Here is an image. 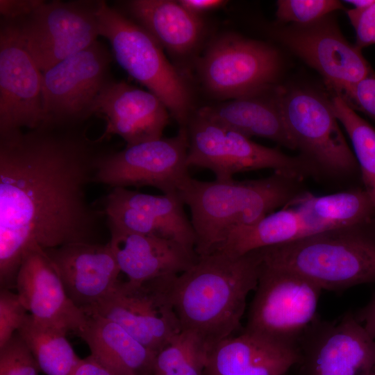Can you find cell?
Returning <instances> with one entry per match:
<instances>
[{
	"instance_id": "cell-1",
	"label": "cell",
	"mask_w": 375,
	"mask_h": 375,
	"mask_svg": "<svg viewBox=\"0 0 375 375\" xmlns=\"http://www.w3.org/2000/svg\"><path fill=\"white\" fill-rule=\"evenodd\" d=\"M81 125L42 124L0 134V285L15 288L24 258L73 243H101L103 209L88 197L105 140Z\"/></svg>"
},
{
	"instance_id": "cell-2",
	"label": "cell",
	"mask_w": 375,
	"mask_h": 375,
	"mask_svg": "<svg viewBox=\"0 0 375 375\" xmlns=\"http://www.w3.org/2000/svg\"><path fill=\"white\" fill-rule=\"evenodd\" d=\"M260 266L258 249L237 257L222 252L199 256L172 281V301L181 331L197 335L209 351L231 337L257 286Z\"/></svg>"
},
{
	"instance_id": "cell-3",
	"label": "cell",
	"mask_w": 375,
	"mask_h": 375,
	"mask_svg": "<svg viewBox=\"0 0 375 375\" xmlns=\"http://www.w3.org/2000/svg\"><path fill=\"white\" fill-rule=\"evenodd\" d=\"M298 181L276 172L249 181H203L190 176L178 192L190 208L197 255L217 251L231 231L284 206L299 194Z\"/></svg>"
},
{
	"instance_id": "cell-4",
	"label": "cell",
	"mask_w": 375,
	"mask_h": 375,
	"mask_svg": "<svg viewBox=\"0 0 375 375\" xmlns=\"http://www.w3.org/2000/svg\"><path fill=\"white\" fill-rule=\"evenodd\" d=\"M258 251L263 262L299 274L322 290L338 292L375 283V234L363 226L332 230Z\"/></svg>"
},
{
	"instance_id": "cell-5",
	"label": "cell",
	"mask_w": 375,
	"mask_h": 375,
	"mask_svg": "<svg viewBox=\"0 0 375 375\" xmlns=\"http://www.w3.org/2000/svg\"><path fill=\"white\" fill-rule=\"evenodd\" d=\"M97 21L99 35L109 41L119 65L157 96L181 127H186L191 117L190 91L158 42L105 1H99Z\"/></svg>"
},
{
	"instance_id": "cell-6",
	"label": "cell",
	"mask_w": 375,
	"mask_h": 375,
	"mask_svg": "<svg viewBox=\"0 0 375 375\" xmlns=\"http://www.w3.org/2000/svg\"><path fill=\"white\" fill-rule=\"evenodd\" d=\"M188 167L210 170L215 179L226 181L239 172L272 169L299 181L316 167L305 158L293 157L265 147L250 138L196 113L187 125Z\"/></svg>"
},
{
	"instance_id": "cell-7",
	"label": "cell",
	"mask_w": 375,
	"mask_h": 375,
	"mask_svg": "<svg viewBox=\"0 0 375 375\" xmlns=\"http://www.w3.org/2000/svg\"><path fill=\"white\" fill-rule=\"evenodd\" d=\"M254 291L244 331L299 346L303 333L318 316L322 289L299 274L266 264L260 258Z\"/></svg>"
},
{
	"instance_id": "cell-8",
	"label": "cell",
	"mask_w": 375,
	"mask_h": 375,
	"mask_svg": "<svg viewBox=\"0 0 375 375\" xmlns=\"http://www.w3.org/2000/svg\"><path fill=\"white\" fill-rule=\"evenodd\" d=\"M99 1H44L28 15L8 22L44 72L97 40Z\"/></svg>"
},
{
	"instance_id": "cell-9",
	"label": "cell",
	"mask_w": 375,
	"mask_h": 375,
	"mask_svg": "<svg viewBox=\"0 0 375 375\" xmlns=\"http://www.w3.org/2000/svg\"><path fill=\"white\" fill-rule=\"evenodd\" d=\"M112 56L97 40L42 72V124L81 125L96 113L98 97L111 79Z\"/></svg>"
},
{
	"instance_id": "cell-10",
	"label": "cell",
	"mask_w": 375,
	"mask_h": 375,
	"mask_svg": "<svg viewBox=\"0 0 375 375\" xmlns=\"http://www.w3.org/2000/svg\"><path fill=\"white\" fill-rule=\"evenodd\" d=\"M274 94L297 149L315 167L336 175L358 162L340 129L330 100L308 90L276 88Z\"/></svg>"
},
{
	"instance_id": "cell-11",
	"label": "cell",
	"mask_w": 375,
	"mask_h": 375,
	"mask_svg": "<svg viewBox=\"0 0 375 375\" xmlns=\"http://www.w3.org/2000/svg\"><path fill=\"white\" fill-rule=\"evenodd\" d=\"M174 276L141 285L119 281L108 295L83 311L113 321L157 353L181 332L171 297Z\"/></svg>"
},
{
	"instance_id": "cell-12",
	"label": "cell",
	"mask_w": 375,
	"mask_h": 375,
	"mask_svg": "<svg viewBox=\"0 0 375 375\" xmlns=\"http://www.w3.org/2000/svg\"><path fill=\"white\" fill-rule=\"evenodd\" d=\"M187 127L170 138H160L101 155L95 183L111 188H155L163 194L178 192L190 177L187 162Z\"/></svg>"
},
{
	"instance_id": "cell-13",
	"label": "cell",
	"mask_w": 375,
	"mask_h": 375,
	"mask_svg": "<svg viewBox=\"0 0 375 375\" xmlns=\"http://www.w3.org/2000/svg\"><path fill=\"white\" fill-rule=\"evenodd\" d=\"M281 68L276 49L229 33L217 38L199 62L204 87L215 96L237 99L272 89Z\"/></svg>"
},
{
	"instance_id": "cell-14",
	"label": "cell",
	"mask_w": 375,
	"mask_h": 375,
	"mask_svg": "<svg viewBox=\"0 0 375 375\" xmlns=\"http://www.w3.org/2000/svg\"><path fill=\"white\" fill-rule=\"evenodd\" d=\"M298 345L303 375H371L375 369V340L351 312L336 322L317 316Z\"/></svg>"
},
{
	"instance_id": "cell-15",
	"label": "cell",
	"mask_w": 375,
	"mask_h": 375,
	"mask_svg": "<svg viewBox=\"0 0 375 375\" xmlns=\"http://www.w3.org/2000/svg\"><path fill=\"white\" fill-rule=\"evenodd\" d=\"M278 35L291 51L322 75L333 94L374 74L361 49L346 40L328 15L286 27Z\"/></svg>"
},
{
	"instance_id": "cell-16",
	"label": "cell",
	"mask_w": 375,
	"mask_h": 375,
	"mask_svg": "<svg viewBox=\"0 0 375 375\" xmlns=\"http://www.w3.org/2000/svg\"><path fill=\"white\" fill-rule=\"evenodd\" d=\"M42 72L14 24L1 19L0 134L33 129L43 122Z\"/></svg>"
},
{
	"instance_id": "cell-17",
	"label": "cell",
	"mask_w": 375,
	"mask_h": 375,
	"mask_svg": "<svg viewBox=\"0 0 375 375\" xmlns=\"http://www.w3.org/2000/svg\"><path fill=\"white\" fill-rule=\"evenodd\" d=\"M44 252L68 297L82 310L104 298L119 281L121 271L109 241L69 244Z\"/></svg>"
},
{
	"instance_id": "cell-18",
	"label": "cell",
	"mask_w": 375,
	"mask_h": 375,
	"mask_svg": "<svg viewBox=\"0 0 375 375\" xmlns=\"http://www.w3.org/2000/svg\"><path fill=\"white\" fill-rule=\"evenodd\" d=\"M169 112L152 92L110 79L96 105V113H101L106 120L105 131L99 138L106 140L117 135L126 146L160 138L169 123Z\"/></svg>"
},
{
	"instance_id": "cell-19",
	"label": "cell",
	"mask_w": 375,
	"mask_h": 375,
	"mask_svg": "<svg viewBox=\"0 0 375 375\" xmlns=\"http://www.w3.org/2000/svg\"><path fill=\"white\" fill-rule=\"evenodd\" d=\"M15 289L37 322L76 335L83 328L87 315L69 299L44 251H32L24 258Z\"/></svg>"
},
{
	"instance_id": "cell-20",
	"label": "cell",
	"mask_w": 375,
	"mask_h": 375,
	"mask_svg": "<svg viewBox=\"0 0 375 375\" xmlns=\"http://www.w3.org/2000/svg\"><path fill=\"white\" fill-rule=\"evenodd\" d=\"M109 231V242L120 271L134 285L179 275L199 258L195 250L172 238L130 233L114 228Z\"/></svg>"
},
{
	"instance_id": "cell-21",
	"label": "cell",
	"mask_w": 375,
	"mask_h": 375,
	"mask_svg": "<svg viewBox=\"0 0 375 375\" xmlns=\"http://www.w3.org/2000/svg\"><path fill=\"white\" fill-rule=\"evenodd\" d=\"M300 358L299 346L244 331L210 350L204 375H288Z\"/></svg>"
},
{
	"instance_id": "cell-22",
	"label": "cell",
	"mask_w": 375,
	"mask_h": 375,
	"mask_svg": "<svg viewBox=\"0 0 375 375\" xmlns=\"http://www.w3.org/2000/svg\"><path fill=\"white\" fill-rule=\"evenodd\" d=\"M86 315L85 324L77 335L88 344L91 356L122 375H153L156 352L113 321Z\"/></svg>"
},
{
	"instance_id": "cell-23",
	"label": "cell",
	"mask_w": 375,
	"mask_h": 375,
	"mask_svg": "<svg viewBox=\"0 0 375 375\" xmlns=\"http://www.w3.org/2000/svg\"><path fill=\"white\" fill-rule=\"evenodd\" d=\"M259 95L230 99L201 108L197 113L247 137L267 138L288 149H297L274 90L269 97Z\"/></svg>"
},
{
	"instance_id": "cell-24",
	"label": "cell",
	"mask_w": 375,
	"mask_h": 375,
	"mask_svg": "<svg viewBox=\"0 0 375 375\" xmlns=\"http://www.w3.org/2000/svg\"><path fill=\"white\" fill-rule=\"evenodd\" d=\"M128 12L168 51L183 56L198 44L203 33L201 17L186 10L178 1L132 0Z\"/></svg>"
},
{
	"instance_id": "cell-25",
	"label": "cell",
	"mask_w": 375,
	"mask_h": 375,
	"mask_svg": "<svg viewBox=\"0 0 375 375\" xmlns=\"http://www.w3.org/2000/svg\"><path fill=\"white\" fill-rule=\"evenodd\" d=\"M287 204L299 215L308 237L335 229L365 226L375 215L371 199L362 190L323 196L299 193Z\"/></svg>"
},
{
	"instance_id": "cell-26",
	"label": "cell",
	"mask_w": 375,
	"mask_h": 375,
	"mask_svg": "<svg viewBox=\"0 0 375 375\" xmlns=\"http://www.w3.org/2000/svg\"><path fill=\"white\" fill-rule=\"evenodd\" d=\"M306 237L308 233L299 215L285 204L252 224L231 231L215 252L237 257Z\"/></svg>"
},
{
	"instance_id": "cell-27",
	"label": "cell",
	"mask_w": 375,
	"mask_h": 375,
	"mask_svg": "<svg viewBox=\"0 0 375 375\" xmlns=\"http://www.w3.org/2000/svg\"><path fill=\"white\" fill-rule=\"evenodd\" d=\"M107 196L143 211L157 223L165 237L195 250L196 235L178 192L153 195L125 188H115Z\"/></svg>"
},
{
	"instance_id": "cell-28",
	"label": "cell",
	"mask_w": 375,
	"mask_h": 375,
	"mask_svg": "<svg viewBox=\"0 0 375 375\" xmlns=\"http://www.w3.org/2000/svg\"><path fill=\"white\" fill-rule=\"evenodd\" d=\"M17 333L46 375H74L81 358L66 338V332L42 324L28 314Z\"/></svg>"
},
{
	"instance_id": "cell-29",
	"label": "cell",
	"mask_w": 375,
	"mask_h": 375,
	"mask_svg": "<svg viewBox=\"0 0 375 375\" xmlns=\"http://www.w3.org/2000/svg\"><path fill=\"white\" fill-rule=\"evenodd\" d=\"M330 103L351 141L365 191L375 208V129L340 97L333 95Z\"/></svg>"
},
{
	"instance_id": "cell-30",
	"label": "cell",
	"mask_w": 375,
	"mask_h": 375,
	"mask_svg": "<svg viewBox=\"0 0 375 375\" xmlns=\"http://www.w3.org/2000/svg\"><path fill=\"white\" fill-rule=\"evenodd\" d=\"M208 352L197 335L181 331L157 353L153 375H204Z\"/></svg>"
},
{
	"instance_id": "cell-31",
	"label": "cell",
	"mask_w": 375,
	"mask_h": 375,
	"mask_svg": "<svg viewBox=\"0 0 375 375\" xmlns=\"http://www.w3.org/2000/svg\"><path fill=\"white\" fill-rule=\"evenodd\" d=\"M102 205L108 229L114 228L130 233L167 238L157 223L143 211L117 201L107 195Z\"/></svg>"
},
{
	"instance_id": "cell-32",
	"label": "cell",
	"mask_w": 375,
	"mask_h": 375,
	"mask_svg": "<svg viewBox=\"0 0 375 375\" xmlns=\"http://www.w3.org/2000/svg\"><path fill=\"white\" fill-rule=\"evenodd\" d=\"M276 6L278 21L299 25L316 22L344 8L337 0H278Z\"/></svg>"
},
{
	"instance_id": "cell-33",
	"label": "cell",
	"mask_w": 375,
	"mask_h": 375,
	"mask_svg": "<svg viewBox=\"0 0 375 375\" xmlns=\"http://www.w3.org/2000/svg\"><path fill=\"white\" fill-rule=\"evenodd\" d=\"M39 371L33 355L17 331L0 347V375H38Z\"/></svg>"
},
{
	"instance_id": "cell-34",
	"label": "cell",
	"mask_w": 375,
	"mask_h": 375,
	"mask_svg": "<svg viewBox=\"0 0 375 375\" xmlns=\"http://www.w3.org/2000/svg\"><path fill=\"white\" fill-rule=\"evenodd\" d=\"M28 314L17 293L12 290L1 288L0 347L18 331Z\"/></svg>"
},
{
	"instance_id": "cell-35",
	"label": "cell",
	"mask_w": 375,
	"mask_h": 375,
	"mask_svg": "<svg viewBox=\"0 0 375 375\" xmlns=\"http://www.w3.org/2000/svg\"><path fill=\"white\" fill-rule=\"evenodd\" d=\"M352 109L375 119V73L334 94Z\"/></svg>"
},
{
	"instance_id": "cell-36",
	"label": "cell",
	"mask_w": 375,
	"mask_h": 375,
	"mask_svg": "<svg viewBox=\"0 0 375 375\" xmlns=\"http://www.w3.org/2000/svg\"><path fill=\"white\" fill-rule=\"evenodd\" d=\"M347 13L356 31V45L361 49L374 44L375 2L367 8L348 10Z\"/></svg>"
},
{
	"instance_id": "cell-37",
	"label": "cell",
	"mask_w": 375,
	"mask_h": 375,
	"mask_svg": "<svg viewBox=\"0 0 375 375\" xmlns=\"http://www.w3.org/2000/svg\"><path fill=\"white\" fill-rule=\"evenodd\" d=\"M43 0H0L1 19L15 21L33 12Z\"/></svg>"
},
{
	"instance_id": "cell-38",
	"label": "cell",
	"mask_w": 375,
	"mask_h": 375,
	"mask_svg": "<svg viewBox=\"0 0 375 375\" xmlns=\"http://www.w3.org/2000/svg\"><path fill=\"white\" fill-rule=\"evenodd\" d=\"M74 375H122L105 366L92 356L81 359Z\"/></svg>"
},
{
	"instance_id": "cell-39",
	"label": "cell",
	"mask_w": 375,
	"mask_h": 375,
	"mask_svg": "<svg viewBox=\"0 0 375 375\" xmlns=\"http://www.w3.org/2000/svg\"><path fill=\"white\" fill-rule=\"evenodd\" d=\"M178 2L189 12L198 17L206 12L221 8L227 3L223 0H179Z\"/></svg>"
},
{
	"instance_id": "cell-40",
	"label": "cell",
	"mask_w": 375,
	"mask_h": 375,
	"mask_svg": "<svg viewBox=\"0 0 375 375\" xmlns=\"http://www.w3.org/2000/svg\"><path fill=\"white\" fill-rule=\"evenodd\" d=\"M353 315L367 333L375 340V294L365 306Z\"/></svg>"
},
{
	"instance_id": "cell-41",
	"label": "cell",
	"mask_w": 375,
	"mask_h": 375,
	"mask_svg": "<svg viewBox=\"0 0 375 375\" xmlns=\"http://www.w3.org/2000/svg\"><path fill=\"white\" fill-rule=\"evenodd\" d=\"M344 2L349 3L354 6V8H364L372 5L375 0H348Z\"/></svg>"
},
{
	"instance_id": "cell-42",
	"label": "cell",
	"mask_w": 375,
	"mask_h": 375,
	"mask_svg": "<svg viewBox=\"0 0 375 375\" xmlns=\"http://www.w3.org/2000/svg\"><path fill=\"white\" fill-rule=\"evenodd\" d=\"M371 375H375V369H374V371L371 374Z\"/></svg>"
}]
</instances>
